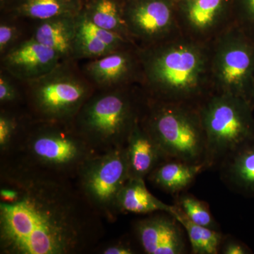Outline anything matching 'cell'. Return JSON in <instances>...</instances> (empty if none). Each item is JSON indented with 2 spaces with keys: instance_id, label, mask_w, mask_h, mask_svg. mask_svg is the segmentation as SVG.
I'll return each instance as SVG.
<instances>
[{
  "instance_id": "cell-1",
  "label": "cell",
  "mask_w": 254,
  "mask_h": 254,
  "mask_svg": "<svg viewBox=\"0 0 254 254\" xmlns=\"http://www.w3.org/2000/svg\"><path fill=\"white\" fill-rule=\"evenodd\" d=\"M1 181L18 191L14 201L0 202L1 254H83L104 235L103 218L73 180L6 159Z\"/></svg>"
},
{
  "instance_id": "cell-2",
  "label": "cell",
  "mask_w": 254,
  "mask_h": 254,
  "mask_svg": "<svg viewBox=\"0 0 254 254\" xmlns=\"http://www.w3.org/2000/svg\"><path fill=\"white\" fill-rule=\"evenodd\" d=\"M136 50L139 86L148 98L199 107L213 94L210 43L180 34Z\"/></svg>"
},
{
  "instance_id": "cell-3",
  "label": "cell",
  "mask_w": 254,
  "mask_h": 254,
  "mask_svg": "<svg viewBox=\"0 0 254 254\" xmlns=\"http://www.w3.org/2000/svg\"><path fill=\"white\" fill-rule=\"evenodd\" d=\"M97 153L73 122L33 119L4 156L40 173L74 180L83 164Z\"/></svg>"
},
{
  "instance_id": "cell-4",
  "label": "cell",
  "mask_w": 254,
  "mask_h": 254,
  "mask_svg": "<svg viewBox=\"0 0 254 254\" xmlns=\"http://www.w3.org/2000/svg\"><path fill=\"white\" fill-rule=\"evenodd\" d=\"M145 101L138 84L101 90L88 98L73 123L96 153L125 146L141 120Z\"/></svg>"
},
{
  "instance_id": "cell-5",
  "label": "cell",
  "mask_w": 254,
  "mask_h": 254,
  "mask_svg": "<svg viewBox=\"0 0 254 254\" xmlns=\"http://www.w3.org/2000/svg\"><path fill=\"white\" fill-rule=\"evenodd\" d=\"M140 122L168 160L204 164L206 141L198 107L145 95Z\"/></svg>"
},
{
  "instance_id": "cell-6",
  "label": "cell",
  "mask_w": 254,
  "mask_h": 254,
  "mask_svg": "<svg viewBox=\"0 0 254 254\" xmlns=\"http://www.w3.org/2000/svg\"><path fill=\"white\" fill-rule=\"evenodd\" d=\"M198 110L206 141V170L218 166L227 155L254 140V107L249 100L214 93Z\"/></svg>"
},
{
  "instance_id": "cell-7",
  "label": "cell",
  "mask_w": 254,
  "mask_h": 254,
  "mask_svg": "<svg viewBox=\"0 0 254 254\" xmlns=\"http://www.w3.org/2000/svg\"><path fill=\"white\" fill-rule=\"evenodd\" d=\"M64 60L53 71L26 83L28 100L34 120L73 122L94 86Z\"/></svg>"
},
{
  "instance_id": "cell-8",
  "label": "cell",
  "mask_w": 254,
  "mask_h": 254,
  "mask_svg": "<svg viewBox=\"0 0 254 254\" xmlns=\"http://www.w3.org/2000/svg\"><path fill=\"white\" fill-rule=\"evenodd\" d=\"M214 93L251 102L254 86V43L235 25L210 43Z\"/></svg>"
},
{
  "instance_id": "cell-9",
  "label": "cell",
  "mask_w": 254,
  "mask_h": 254,
  "mask_svg": "<svg viewBox=\"0 0 254 254\" xmlns=\"http://www.w3.org/2000/svg\"><path fill=\"white\" fill-rule=\"evenodd\" d=\"M129 178L125 145L93 155L80 168L74 180L89 204L110 222L120 214L119 195Z\"/></svg>"
},
{
  "instance_id": "cell-10",
  "label": "cell",
  "mask_w": 254,
  "mask_h": 254,
  "mask_svg": "<svg viewBox=\"0 0 254 254\" xmlns=\"http://www.w3.org/2000/svg\"><path fill=\"white\" fill-rule=\"evenodd\" d=\"M124 19L130 40L138 49L181 34L173 0H125Z\"/></svg>"
},
{
  "instance_id": "cell-11",
  "label": "cell",
  "mask_w": 254,
  "mask_h": 254,
  "mask_svg": "<svg viewBox=\"0 0 254 254\" xmlns=\"http://www.w3.org/2000/svg\"><path fill=\"white\" fill-rule=\"evenodd\" d=\"M181 34L210 43L234 24L232 0H175Z\"/></svg>"
},
{
  "instance_id": "cell-12",
  "label": "cell",
  "mask_w": 254,
  "mask_h": 254,
  "mask_svg": "<svg viewBox=\"0 0 254 254\" xmlns=\"http://www.w3.org/2000/svg\"><path fill=\"white\" fill-rule=\"evenodd\" d=\"M83 74L100 90L139 85L141 66L136 47L91 60L83 66Z\"/></svg>"
},
{
  "instance_id": "cell-13",
  "label": "cell",
  "mask_w": 254,
  "mask_h": 254,
  "mask_svg": "<svg viewBox=\"0 0 254 254\" xmlns=\"http://www.w3.org/2000/svg\"><path fill=\"white\" fill-rule=\"evenodd\" d=\"M133 228L137 241L145 254H187L185 229L171 214H149L135 222Z\"/></svg>"
},
{
  "instance_id": "cell-14",
  "label": "cell",
  "mask_w": 254,
  "mask_h": 254,
  "mask_svg": "<svg viewBox=\"0 0 254 254\" xmlns=\"http://www.w3.org/2000/svg\"><path fill=\"white\" fill-rule=\"evenodd\" d=\"M1 58L6 72L26 83L44 76L64 61L55 50L33 38L17 43Z\"/></svg>"
},
{
  "instance_id": "cell-15",
  "label": "cell",
  "mask_w": 254,
  "mask_h": 254,
  "mask_svg": "<svg viewBox=\"0 0 254 254\" xmlns=\"http://www.w3.org/2000/svg\"><path fill=\"white\" fill-rule=\"evenodd\" d=\"M125 148L130 178L145 180L168 160L140 121L133 127Z\"/></svg>"
},
{
  "instance_id": "cell-16",
  "label": "cell",
  "mask_w": 254,
  "mask_h": 254,
  "mask_svg": "<svg viewBox=\"0 0 254 254\" xmlns=\"http://www.w3.org/2000/svg\"><path fill=\"white\" fill-rule=\"evenodd\" d=\"M219 167L222 180L230 190L254 196V140L227 155Z\"/></svg>"
},
{
  "instance_id": "cell-17",
  "label": "cell",
  "mask_w": 254,
  "mask_h": 254,
  "mask_svg": "<svg viewBox=\"0 0 254 254\" xmlns=\"http://www.w3.org/2000/svg\"><path fill=\"white\" fill-rule=\"evenodd\" d=\"M77 16H58L42 21L32 38L55 50L63 60L71 59L77 33Z\"/></svg>"
},
{
  "instance_id": "cell-18",
  "label": "cell",
  "mask_w": 254,
  "mask_h": 254,
  "mask_svg": "<svg viewBox=\"0 0 254 254\" xmlns=\"http://www.w3.org/2000/svg\"><path fill=\"white\" fill-rule=\"evenodd\" d=\"M120 213L147 215L165 212L175 215L177 206L163 203L152 194L143 179L129 178L120 192L118 198Z\"/></svg>"
},
{
  "instance_id": "cell-19",
  "label": "cell",
  "mask_w": 254,
  "mask_h": 254,
  "mask_svg": "<svg viewBox=\"0 0 254 254\" xmlns=\"http://www.w3.org/2000/svg\"><path fill=\"white\" fill-rule=\"evenodd\" d=\"M205 170L203 163L191 164L177 160H167L160 163L148 178L162 190L171 194H180Z\"/></svg>"
},
{
  "instance_id": "cell-20",
  "label": "cell",
  "mask_w": 254,
  "mask_h": 254,
  "mask_svg": "<svg viewBox=\"0 0 254 254\" xmlns=\"http://www.w3.org/2000/svg\"><path fill=\"white\" fill-rule=\"evenodd\" d=\"M85 0H13L11 12L17 17L45 21L58 16H77Z\"/></svg>"
},
{
  "instance_id": "cell-21",
  "label": "cell",
  "mask_w": 254,
  "mask_h": 254,
  "mask_svg": "<svg viewBox=\"0 0 254 254\" xmlns=\"http://www.w3.org/2000/svg\"><path fill=\"white\" fill-rule=\"evenodd\" d=\"M125 3V0H88L82 12L99 27L118 33L131 41L124 19Z\"/></svg>"
},
{
  "instance_id": "cell-22",
  "label": "cell",
  "mask_w": 254,
  "mask_h": 254,
  "mask_svg": "<svg viewBox=\"0 0 254 254\" xmlns=\"http://www.w3.org/2000/svg\"><path fill=\"white\" fill-rule=\"evenodd\" d=\"M174 216L181 223L186 232L190 244L192 254H219L224 236L218 230L201 226L190 221L177 206L176 213Z\"/></svg>"
},
{
  "instance_id": "cell-23",
  "label": "cell",
  "mask_w": 254,
  "mask_h": 254,
  "mask_svg": "<svg viewBox=\"0 0 254 254\" xmlns=\"http://www.w3.org/2000/svg\"><path fill=\"white\" fill-rule=\"evenodd\" d=\"M190 221L195 224L219 230V225L214 219L208 203L198 199L190 193L177 195L176 204Z\"/></svg>"
},
{
  "instance_id": "cell-24",
  "label": "cell",
  "mask_w": 254,
  "mask_h": 254,
  "mask_svg": "<svg viewBox=\"0 0 254 254\" xmlns=\"http://www.w3.org/2000/svg\"><path fill=\"white\" fill-rule=\"evenodd\" d=\"M76 25L78 31L94 37L115 50L124 49L134 46L131 41L124 38L121 35L99 27L92 23L82 11L76 17Z\"/></svg>"
},
{
  "instance_id": "cell-25",
  "label": "cell",
  "mask_w": 254,
  "mask_h": 254,
  "mask_svg": "<svg viewBox=\"0 0 254 254\" xmlns=\"http://www.w3.org/2000/svg\"><path fill=\"white\" fill-rule=\"evenodd\" d=\"M116 50H115L94 37L77 29L73 46L74 59H97Z\"/></svg>"
},
{
  "instance_id": "cell-26",
  "label": "cell",
  "mask_w": 254,
  "mask_h": 254,
  "mask_svg": "<svg viewBox=\"0 0 254 254\" xmlns=\"http://www.w3.org/2000/svg\"><path fill=\"white\" fill-rule=\"evenodd\" d=\"M26 124L14 114L1 110L0 113V151L5 155L13 148Z\"/></svg>"
},
{
  "instance_id": "cell-27",
  "label": "cell",
  "mask_w": 254,
  "mask_h": 254,
  "mask_svg": "<svg viewBox=\"0 0 254 254\" xmlns=\"http://www.w3.org/2000/svg\"><path fill=\"white\" fill-rule=\"evenodd\" d=\"M234 25L254 43V0H232Z\"/></svg>"
},
{
  "instance_id": "cell-28",
  "label": "cell",
  "mask_w": 254,
  "mask_h": 254,
  "mask_svg": "<svg viewBox=\"0 0 254 254\" xmlns=\"http://www.w3.org/2000/svg\"><path fill=\"white\" fill-rule=\"evenodd\" d=\"M20 31L12 23L1 22L0 24V53L4 55L6 52L16 46Z\"/></svg>"
},
{
  "instance_id": "cell-29",
  "label": "cell",
  "mask_w": 254,
  "mask_h": 254,
  "mask_svg": "<svg viewBox=\"0 0 254 254\" xmlns=\"http://www.w3.org/2000/svg\"><path fill=\"white\" fill-rule=\"evenodd\" d=\"M19 98V94L16 86L5 73H1L0 76V103L1 104H9L15 103Z\"/></svg>"
},
{
  "instance_id": "cell-30",
  "label": "cell",
  "mask_w": 254,
  "mask_h": 254,
  "mask_svg": "<svg viewBox=\"0 0 254 254\" xmlns=\"http://www.w3.org/2000/svg\"><path fill=\"white\" fill-rule=\"evenodd\" d=\"M98 253L103 254H135L136 250L128 240H115L98 249Z\"/></svg>"
},
{
  "instance_id": "cell-31",
  "label": "cell",
  "mask_w": 254,
  "mask_h": 254,
  "mask_svg": "<svg viewBox=\"0 0 254 254\" xmlns=\"http://www.w3.org/2000/svg\"><path fill=\"white\" fill-rule=\"evenodd\" d=\"M219 253L222 254H250L252 250L240 240L232 237H223Z\"/></svg>"
},
{
  "instance_id": "cell-32",
  "label": "cell",
  "mask_w": 254,
  "mask_h": 254,
  "mask_svg": "<svg viewBox=\"0 0 254 254\" xmlns=\"http://www.w3.org/2000/svg\"><path fill=\"white\" fill-rule=\"evenodd\" d=\"M13 0H0V6H1V9H4L7 5L11 4Z\"/></svg>"
},
{
  "instance_id": "cell-33",
  "label": "cell",
  "mask_w": 254,
  "mask_h": 254,
  "mask_svg": "<svg viewBox=\"0 0 254 254\" xmlns=\"http://www.w3.org/2000/svg\"><path fill=\"white\" fill-rule=\"evenodd\" d=\"M251 103L254 105V86L253 90H252V95H251Z\"/></svg>"
},
{
  "instance_id": "cell-34",
  "label": "cell",
  "mask_w": 254,
  "mask_h": 254,
  "mask_svg": "<svg viewBox=\"0 0 254 254\" xmlns=\"http://www.w3.org/2000/svg\"><path fill=\"white\" fill-rule=\"evenodd\" d=\"M173 1H175V0H173Z\"/></svg>"
}]
</instances>
